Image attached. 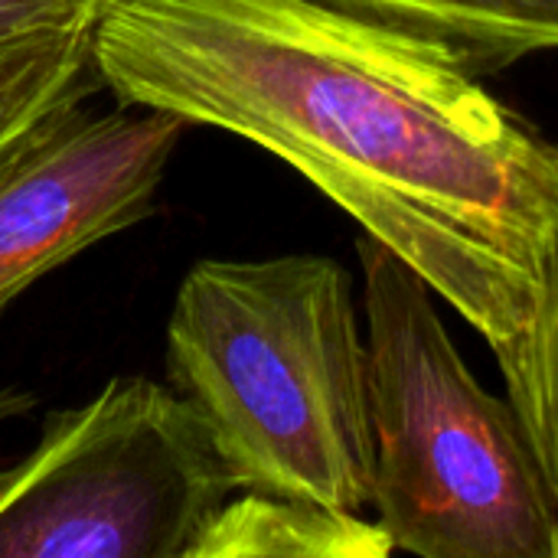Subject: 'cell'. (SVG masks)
<instances>
[{
	"label": "cell",
	"instance_id": "cell-3",
	"mask_svg": "<svg viewBox=\"0 0 558 558\" xmlns=\"http://www.w3.org/2000/svg\"><path fill=\"white\" fill-rule=\"evenodd\" d=\"M356 255L376 448L369 510L392 549L556 558V500L513 405L477 383L412 265L366 232Z\"/></svg>",
	"mask_w": 558,
	"mask_h": 558
},
{
	"label": "cell",
	"instance_id": "cell-8",
	"mask_svg": "<svg viewBox=\"0 0 558 558\" xmlns=\"http://www.w3.org/2000/svg\"><path fill=\"white\" fill-rule=\"evenodd\" d=\"M105 85L92 62V29L0 39V160L56 114Z\"/></svg>",
	"mask_w": 558,
	"mask_h": 558
},
{
	"label": "cell",
	"instance_id": "cell-2",
	"mask_svg": "<svg viewBox=\"0 0 558 558\" xmlns=\"http://www.w3.org/2000/svg\"><path fill=\"white\" fill-rule=\"evenodd\" d=\"M167 376L239 490L369 510V353L337 258L196 262L167 320Z\"/></svg>",
	"mask_w": 558,
	"mask_h": 558
},
{
	"label": "cell",
	"instance_id": "cell-4",
	"mask_svg": "<svg viewBox=\"0 0 558 558\" xmlns=\"http://www.w3.org/2000/svg\"><path fill=\"white\" fill-rule=\"evenodd\" d=\"M235 490L173 386L118 376L0 468V558H193Z\"/></svg>",
	"mask_w": 558,
	"mask_h": 558
},
{
	"label": "cell",
	"instance_id": "cell-5",
	"mask_svg": "<svg viewBox=\"0 0 558 558\" xmlns=\"http://www.w3.org/2000/svg\"><path fill=\"white\" fill-rule=\"evenodd\" d=\"M193 124L180 114L75 105L0 160V314L39 278L144 222Z\"/></svg>",
	"mask_w": 558,
	"mask_h": 558
},
{
	"label": "cell",
	"instance_id": "cell-9",
	"mask_svg": "<svg viewBox=\"0 0 558 558\" xmlns=\"http://www.w3.org/2000/svg\"><path fill=\"white\" fill-rule=\"evenodd\" d=\"M558 513V275L510 366L500 369ZM558 558V539H556Z\"/></svg>",
	"mask_w": 558,
	"mask_h": 558
},
{
	"label": "cell",
	"instance_id": "cell-7",
	"mask_svg": "<svg viewBox=\"0 0 558 558\" xmlns=\"http://www.w3.org/2000/svg\"><path fill=\"white\" fill-rule=\"evenodd\" d=\"M392 553L386 530L363 513L235 490L199 536L193 558H386Z\"/></svg>",
	"mask_w": 558,
	"mask_h": 558
},
{
	"label": "cell",
	"instance_id": "cell-10",
	"mask_svg": "<svg viewBox=\"0 0 558 558\" xmlns=\"http://www.w3.org/2000/svg\"><path fill=\"white\" fill-rule=\"evenodd\" d=\"M111 0H0V39L95 29Z\"/></svg>",
	"mask_w": 558,
	"mask_h": 558
},
{
	"label": "cell",
	"instance_id": "cell-11",
	"mask_svg": "<svg viewBox=\"0 0 558 558\" xmlns=\"http://www.w3.org/2000/svg\"><path fill=\"white\" fill-rule=\"evenodd\" d=\"M33 402H36L33 392H26L20 386H3L0 389V428L16 422V418H23L33 409Z\"/></svg>",
	"mask_w": 558,
	"mask_h": 558
},
{
	"label": "cell",
	"instance_id": "cell-6",
	"mask_svg": "<svg viewBox=\"0 0 558 558\" xmlns=\"http://www.w3.org/2000/svg\"><path fill=\"white\" fill-rule=\"evenodd\" d=\"M451 49L477 75L558 52V0H324Z\"/></svg>",
	"mask_w": 558,
	"mask_h": 558
},
{
	"label": "cell",
	"instance_id": "cell-1",
	"mask_svg": "<svg viewBox=\"0 0 558 558\" xmlns=\"http://www.w3.org/2000/svg\"><path fill=\"white\" fill-rule=\"evenodd\" d=\"M92 62L118 105L284 160L513 363L558 275V144L451 49L324 0H111Z\"/></svg>",
	"mask_w": 558,
	"mask_h": 558
}]
</instances>
